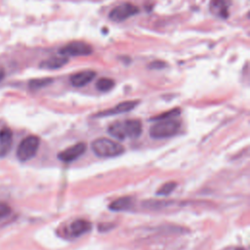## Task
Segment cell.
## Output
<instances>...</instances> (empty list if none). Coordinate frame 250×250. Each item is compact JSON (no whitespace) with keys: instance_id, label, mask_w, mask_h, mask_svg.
<instances>
[{"instance_id":"obj_14","label":"cell","mask_w":250,"mask_h":250,"mask_svg":"<svg viewBox=\"0 0 250 250\" xmlns=\"http://www.w3.org/2000/svg\"><path fill=\"white\" fill-rule=\"evenodd\" d=\"M131 204H132V198L129 196H124L111 202L108 208L112 211H123L130 208Z\"/></svg>"},{"instance_id":"obj_6","label":"cell","mask_w":250,"mask_h":250,"mask_svg":"<svg viewBox=\"0 0 250 250\" xmlns=\"http://www.w3.org/2000/svg\"><path fill=\"white\" fill-rule=\"evenodd\" d=\"M139 13V8L135 5H133L132 3H122V4H119L118 6L114 7L108 17L111 21H116V22H120V21H123L133 16H135L136 14Z\"/></svg>"},{"instance_id":"obj_19","label":"cell","mask_w":250,"mask_h":250,"mask_svg":"<svg viewBox=\"0 0 250 250\" xmlns=\"http://www.w3.org/2000/svg\"><path fill=\"white\" fill-rule=\"evenodd\" d=\"M11 213V207L6 202H0V218H4Z\"/></svg>"},{"instance_id":"obj_8","label":"cell","mask_w":250,"mask_h":250,"mask_svg":"<svg viewBox=\"0 0 250 250\" xmlns=\"http://www.w3.org/2000/svg\"><path fill=\"white\" fill-rule=\"evenodd\" d=\"M138 104V101H126L122 102L118 104H116L114 107L104 110L102 112H99L96 116H108V115H115V114H120L123 112H127L135 108Z\"/></svg>"},{"instance_id":"obj_4","label":"cell","mask_w":250,"mask_h":250,"mask_svg":"<svg viewBox=\"0 0 250 250\" xmlns=\"http://www.w3.org/2000/svg\"><path fill=\"white\" fill-rule=\"evenodd\" d=\"M39 138L36 136H28L24 138L17 148V157L20 161L25 162L35 156L39 147Z\"/></svg>"},{"instance_id":"obj_3","label":"cell","mask_w":250,"mask_h":250,"mask_svg":"<svg viewBox=\"0 0 250 250\" xmlns=\"http://www.w3.org/2000/svg\"><path fill=\"white\" fill-rule=\"evenodd\" d=\"M180 122L174 120L173 118L159 120L150 127L149 135L152 139L170 138L180 131Z\"/></svg>"},{"instance_id":"obj_16","label":"cell","mask_w":250,"mask_h":250,"mask_svg":"<svg viewBox=\"0 0 250 250\" xmlns=\"http://www.w3.org/2000/svg\"><path fill=\"white\" fill-rule=\"evenodd\" d=\"M52 79L51 78H39V79H32L29 81V88L32 90H38L41 89L47 85H49L50 83H52Z\"/></svg>"},{"instance_id":"obj_18","label":"cell","mask_w":250,"mask_h":250,"mask_svg":"<svg viewBox=\"0 0 250 250\" xmlns=\"http://www.w3.org/2000/svg\"><path fill=\"white\" fill-rule=\"evenodd\" d=\"M179 114H180L179 108H175V109L166 111V112H164V113H162V114H160V115H158V116H155V117H153L152 119H153V120H157V121H159V120H165V119L173 118V117H175V116H177V115H179Z\"/></svg>"},{"instance_id":"obj_1","label":"cell","mask_w":250,"mask_h":250,"mask_svg":"<svg viewBox=\"0 0 250 250\" xmlns=\"http://www.w3.org/2000/svg\"><path fill=\"white\" fill-rule=\"evenodd\" d=\"M107 132L117 140H125L127 138L135 139L142 133V123L137 119L116 121L108 126Z\"/></svg>"},{"instance_id":"obj_15","label":"cell","mask_w":250,"mask_h":250,"mask_svg":"<svg viewBox=\"0 0 250 250\" xmlns=\"http://www.w3.org/2000/svg\"><path fill=\"white\" fill-rule=\"evenodd\" d=\"M114 86V81L107 77L100 78L96 83V88L101 92H107Z\"/></svg>"},{"instance_id":"obj_17","label":"cell","mask_w":250,"mask_h":250,"mask_svg":"<svg viewBox=\"0 0 250 250\" xmlns=\"http://www.w3.org/2000/svg\"><path fill=\"white\" fill-rule=\"evenodd\" d=\"M176 187H177V184L175 182L166 183L157 190V194L158 195H168L176 188Z\"/></svg>"},{"instance_id":"obj_20","label":"cell","mask_w":250,"mask_h":250,"mask_svg":"<svg viewBox=\"0 0 250 250\" xmlns=\"http://www.w3.org/2000/svg\"><path fill=\"white\" fill-rule=\"evenodd\" d=\"M4 76H5V71H4V68L0 66V81H1V80L4 78Z\"/></svg>"},{"instance_id":"obj_12","label":"cell","mask_w":250,"mask_h":250,"mask_svg":"<svg viewBox=\"0 0 250 250\" xmlns=\"http://www.w3.org/2000/svg\"><path fill=\"white\" fill-rule=\"evenodd\" d=\"M67 62H68L67 57H64L62 55L53 56L42 61L40 63V67L45 69H57L66 64Z\"/></svg>"},{"instance_id":"obj_5","label":"cell","mask_w":250,"mask_h":250,"mask_svg":"<svg viewBox=\"0 0 250 250\" xmlns=\"http://www.w3.org/2000/svg\"><path fill=\"white\" fill-rule=\"evenodd\" d=\"M93 52V48L90 44L83 41H71L62 47L59 54L64 57H78L89 56Z\"/></svg>"},{"instance_id":"obj_13","label":"cell","mask_w":250,"mask_h":250,"mask_svg":"<svg viewBox=\"0 0 250 250\" xmlns=\"http://www.w3.org/2000/svg\"><path fill=\"white\" fill-rule=\"evenodd\" d=\"M91 224L83 219L73 221L69 226V232L72 236H80L91 229Z\"/></svg>"},{"instance_id":"obj_11","label":"cell","mask_w":250,"mask_h":250,"mask_svg":"<svg viewBox=\"0 0 250 250\" xmlns=\"http://www.w3.org/2000/svg\"><path fill=\"white\" fill-rule=\"evenodd\" d=\"M13 144V134L9 128L0 130V157L8 154Z\"/></svg>"},{"instance_id":"obj_10","label":"cell","mask_w":250,"mask_h":250,"mask_svg":"<svg viewBox=\"0 0 250 250\" xmlns=\"http://www.w3.org/2000/svg\"><path fill=\"white\" fill-rule=\"evenodd\" d=\"M229 5H230L229 0H211L210 11L215 16L222 19H226L229 17Z\"/></svg>"},{"instance_id":"obj_9","label":"cell","mask_w":250,"mask_h":250,"mask_svg":"<svg viewBox=\"0 0 250 250\" xmlns=\"http://www.w3.org/2000/svg\"><path fill=\"white\" fill-rule=\"evenodd\" d=\"M95 76H96V72L93 70L79 71L71 75L70 83L74 87H83L88 83H90Z\"/></svg>"},{"instance_id":"obj_2","label":"cell","mask_w":250,"mask_h":250,"mask_svg":"<svg viewBox=\"0 0 250 250\" xmlns=\"http://www.w3.org/2000/svg\"><path fill=\"white\" fill-rule=\"evenodd\" d=\"M92 150L99 157H115L123 153L124 147L122 145L107 138H99L92 142Z\"/></svg>"},{"instance_id":"obj_7","label":"cell","mask_w":250,"mask_h":250,"mask_svg":"<svg viewBox=\"0 0 250 250\" xmlns=\"http://www.w3.org/2000/svg\"><path fill=\"white\" fill-rule=\"evenodd\" d=\"M86 150V145L84 143H77L72 146H69L63 150H62L58 154V158L65 163L72 162L75 159L79 158Z\"/></svg>"}]
</instances>
